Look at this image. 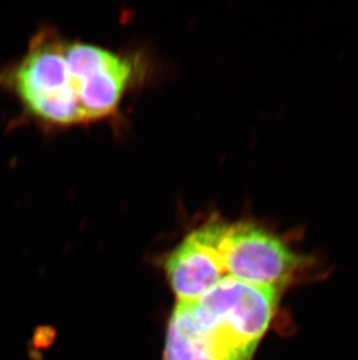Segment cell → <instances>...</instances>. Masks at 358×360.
<instances>
[{
    "label": "cell",
    "instance_id": "cell-1",
    "mask_svg": "<svg viewBox=\"0 0 358 360\" xmlns=\"http://www.w3.org/2000/svg\"><path fill=\"white\" fill-rule=\"evenodd\" d=\"M281 290L227 276L201 297L178 302L163 360H251L277 310Z\"/></svg>",
    "mask_w": 358,
    "mask_h": 360
},
{
    "label": "cell",
    "instance_id": "cell-2",
    "mask_svg": "<svg viewBox=\"0 0 358 360\" xmlns=\"http://www.w3.org/2000/svg\"><path fill=\"white\" fill-rule=\"evenodd\" d=\"M0 90L10 92L25 112L54 126L85 122L65 55V40L51 31L32 39L26 54L0 69Z\"/></svg>",
    "mask_w": 358,
    "mask_h": 360
},
{
    "label": "cell",
    "instance_id": "cell-3",
    "mask_svg": "<svg viewBox=\"0 0 358 360\" xmlns=\"http://www.w3.org/2000/svg\"><path fill=\"white\" fill-rule=\"evenodd\" d=\"M219 251L227 276L281 290L300 264L279 237L253 223L223 221Z\"/></svg>",
    "mask_w": 358,
    "mask_h": 360
},
{
    "label": "cell",
    "instance_id": "cell-4",
    "mask_svg": "<svg viewBox=\"0 0 358 360\" xmlns=\"http://www.w3.org/2000/svg\"><path fill=\"white\" fill-rule=\"evenodd\" d=\"M65 44V60L85 122L111 116L132 84L133 62L95 44L68 41Z\"/></svg>",
    "mask_w": 358,
    "mask_h": 360
},
{
    "label": "cell",
    "instance_id": "cell-5",
    "mask_svg": "<svg viewBox=\"0 0 358 360\" xmlns=\"http://www.w3.org/2000/svg\"><path fill=\"white\" fill-rule=\"evenodd\" d=\"M223 224L218 219L204 223L168 255L164 269L178 302L196 301L227 278L219 251Z\"/></svg>",
    "mask_w": 358,
    "mask_h": 360
}]
</instances>
